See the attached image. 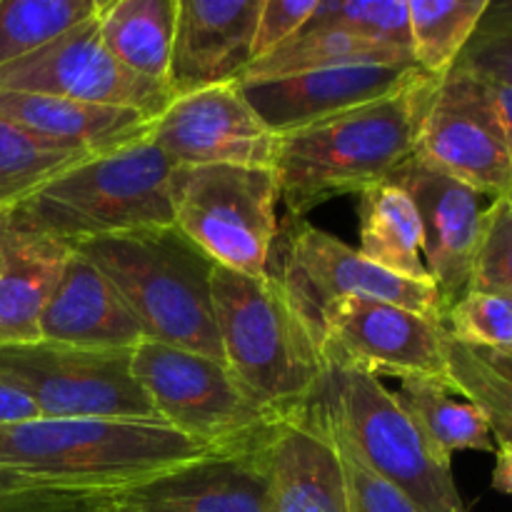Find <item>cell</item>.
Segmentation results:
<instances>
[{"label": "cell", "mask_w": 512, "mask_h": 512, "mask_svg": "<svg viewBox=\"0 0 512 512\" xmlns=\"http://www.w3.org/2000/svg\"><path fill=\"white\" fill-rule=\"evenodd\" d=\"M133 375L160 423L213 453L253 448L283 418L258 403L228 365L190 350L143 340L133 350Z\"/></svg>", "instance_id": "obj_8"}, {"label": "cell", "mask_w": 512, "mask_h": 512, "mask_svg": "<svg viewBox=\"0 0 512 512\" xmlns=\"http://www.w3.org/2000/svg\"><path fill=\"white\" fill-rule=\"evenodd\" d=\"M0 378L23 390L40 418L158 420L133 375V350H83L58 343L0 345Z\"/></svg>", "instance_id": "obj_9"}, {"label": "cell", "mask_w": 512, "mask_h": 512, "mask_svg": "<svg viewBox=\"0 0 512 512\" xmlns=\"http://www.w3.org/2000/svg\"><path fill=\"white\" fill-rule=\"evenodd\" d=\"M305 28L345 30L413 55L408 0H320Z\"/></svg>", "instance_id": "obj_31"}, {"label": "cell", "mask_w": 512, "mask_h": 512, "mask_svg": "<svg viewBox=\"0 0 512 512\" xmlns=\"http://www.w3.org/2000/svg\"><path fill=\"white\" fill-rule=\"evenodd\" d=\"M360 253L388 273L430 283L423 263V225L410 195L393 180L360 193Z\"/></svg>", "instance_id": "obj_24"}, {"label": "cell", "mask_w": 512, "mask_h": 512, "mask_svg": "<svg viewBox=\"0 0 512 512\" xmlns=\"http://www.w3.org/2000/svg\"><path fill=\"white\" fill-rule=\"evenodd\" d=\"M40 340L83 350H135L145 335L115 285L70 250L40 315Z\"/></svg>", "instance_id": "obj_20"}, {"label": "cell", "mask_w": 512, "mask_h": 512, "mask_svg": "<svg viewBox=\"0 0 512 512\" xmlns=\"http://www.w3.org/2000/svg\"><path fill=\"white\" fill-rule=\"evenodd\" d=\"M415 155L483 198H512V148L493 85L463 70L425 95Z\"/></svg>", "instance_id": "obj_11"}, {"label": "cell", "mask_w": 512, "mask_h": 512, "mask_svg": "<svg viewBox=\"0 0 512 512\" xmlns=\"http://www.w3.org/2000/svg\"><path fill=\"white\" fill-rule=\"evenodd\" d=\"M263 0H178L165 88L173 98L238 83L253 63Z\"/></svg>", "instance_id": "obj_18"}, {"label": "cell", "mask_w": 512, "mask_h": 512, "mask_svg": "<svg viewBox=\"0 0 512 512\" xmlns=\"http://www.w3.org/2000/svg\"><path fill=\"white\" fill-rule=\"evenodd\" d=\"M455 343L485 353L512 355V295L470 290L443 318Z\"/></svg>", "instance_id": "obj_32"}, {"label": "cell", "mask_w": 512, "mask_h": 512, "mask_svg": "<svg viewBox=\"0 0 512 512\" xmlns=\"http://www.w3.org/2000/svg\"><path fill=\"white\" fill-rule=\"evenodd\" d=\"M100 0H0V68L98 13Z\"/></svg>", "instance_id": "obj_29"}, {"label": "cell", "mask_w": 512, "mask_h": 512, "mask_svg": "<svg viewBox=\"0 0 512 512\" xmlns=\"http://www.w3.org/2000/svg\"><path fill=\"white\" fill-rule=\"evenodd\" d=\"M35 418H40V413L33 400L13 383L0 378V425H15Z\"/></svg>", "instance_id": "obj_38"}, {"label": "cell", "mask_w": 512, "mask_h": 512, "mask_svg": "<svg viewBox=\"0 0 512 512\" xmlns=\"http://www.w3.org/2000/svg\"><path fill=\"white\" fill-rule=\"evenodd\" d=\"M388 180L398 183L420 215L423 263L438 290L443 318L470 293L475 253L483 233V195L460 180L423 163L418 155L405 160Z\"/></svg>", "instance_id": "obj_15"}, {"label": "cell", "mask_w": 512, "mask_h": 512, "mask_svg": "<svg viewBox=\"0 0 512 512\" xmlns=\"http://www.w3.org/2000/svg\"><path fill=\"white\" fill-rule=\"evenodd\" d=\"M113 512H115V510H113Z\"/></svg>", "instance_id": "obj_44"}, {"label": "cell", "mask_w": 512, "mask_h": 512, "mask_svg": "<svg viewBox=\"0 0 512 512\" xmlns=\"http://www.w3.org/2000/svg\"><path fill=\"white\" fill-rule=\"evenodd\" d=\"M70 250L0 210V345L38 343L40 315Z\"/></svg>", "instance_id": "obj_21"}, {"label": "cell", "mask_w": 512, "mask_h": 512, "mask_svg": "<svg viewBox=\"0 0 512 512\" xmlns=\"http://www.w3.org/2000/svg\"><path fill=\"white\" fill-rule=\"evenodd\" d=\"M260 445V443H258ZM258 445L210 453L125 490L128 512H265Z\"/></svg>", "instance_id": "obj_19"}, {"label": "cell", "mask_w": 512, "mask_h": 512, "mask_svg": "<svg viewBox=\"0 0 512 512\" xmlns=\"http://www.w3.org/2000/svg\"><path fill=\"white\" fill-rule=\"evenodd\" d=\"M170 200L175 228L218 268L268 275L280 230L273 168L175 165Z\"/></svg>", "instance_id": "obj_7"}, {"label": "cell", "mask_w": 512, "mask_h": 512, "mask_svg": "<svg viewBox=\"0 0 512 512\" xmlns=\"http://www.w3.org/2000/svg\"><path fill=\"white\" fill-rule=\"evenodd\" d=\"M433 80L423 73L388 98L278 135L273 173L288 220H305L310 210L338 195H360L413 158Z\"/></svg>", "instance_id": "obj_1"}, {"label": "cell", "mask_w": 512, "mask_h": 512, "mask_svg": "<svg viewBox=\"0 0 512 512\" xmlns=\"http://www.w3.org/2000/svg\"><path fill=\"white\" fill-rule=\"evenodd\" d=\"M123 495H125V493H123ZM115 512H128V508H125V498H123V505H120V508L115 510Z\"/></svg>", "instance_id": "obj_43"}, {"label": "cell", "mask_w": 512, "mask_h": 512, "mask_svg": "<svg viewBox=\"0 0 512 512\" xmlns=\"http://www.w3.org/2000/svg\"><path fill=\"white\" fill-rule=\"evenodd\" d=\"M310 403L415 512H468L453 463L430 448L383 380L325 358L323 383Z\"/></svg>", "instance_id": "obj_6"}, {"label": "cell", "mask_w": 512, "mask_h": 512, "mask_svg": "<svg viewBox=\"0 0 512 512\" xmlns=\"http://www.w3.org/2000/svg\"><path fill=\"white\" fill-rule=\"evenodd\" d=\"M38 480H30L25 475L13 473V470H3L0 468V493H10V490H20L28 488V485H35Z\"/></svg>", "instance_id": "obj_42"}, {"label": "cell", "mask_w": 512, "mask_h": 512, "mask_svg": "<svg viewBox=\"0 0 512 512\" xmlns=\"http://www.w3.org/2000/svg\"><path fill=\"white\" fill-rule=\"evenodd\" d=\"M278 265L268 273L288 290L318 335L320 318L340 300H383L443 323V305L433 283L400 278L370 263L328 230L305 220H288L278 230Z\"/></svg>", "instance_id": "obj_10"}, {"label": "cell", "mask_w": 512, "mask_h": 512, "mask_svg": "<svg viewBox=\"0 0 512 512\" xmlns=\"http://www.w3.org/2000/svg\"><path fill=\"white\" fill-rule=\"evenodd\" d=\"M473 350V348H470ZM475 353L480 355V358L485 360V363L490 365V368L495 370V373H500L503 378H508L512 383V355H500V353H485V350H475Z\"/></svg>", "instance_id": "obj_41"}, {"label": "cell", "mask_w": 512, "mask_h": 512, "mask_svg": "<svg viewBox=\"0 0 512 512\" xmlns=\"http://www.w3.org/2000/svg\"><path fill=\"white\" fill-rule=\"evenodd\" d=\"M213 308L235 380L273 413L305 408L323 383L325 358L288 290L270 273L253 278L215 265Z\"/></svg>", "instance_id": "obj_4"}, {"label": "cell", "mask_w": 512, "mask_h": 512, "mask_svg": "<svg viewBox=\"0 0 512 512\" xmlns=\"http://www.w3.org/2000/svg\"><path fill=\"white\" fill-rule=\"evenodd\" d=\"M0 90L130 108L150 118H158L173 100L163 83L130 73L105 48L95 15L45 48L0 68Z\"/></svg>", "instance_id": "obj_12"}, {"label": "cell", "mask_w": 512, "mask_h": 512, "mask_svg": "<svg viewBox=\"0 0 512 512\" xmlns=\"http://www.w3.org/2000/svg\"><path fill=\"white\" fill-rule=\"evenodd\" d=\"M83 158L88 155L80 150L60 148L0 118V210L28 200Z\"/></svg>", "instance_id": "obj_28"}, {"label": "cell", "mask_w": 512, "mask_h": 512, "mask_svg": "<svg viewBox=\"0 0 512 512\" xmlns=\"http://www.w3.org/2000/svg\"><path fill=\"white\" fill-rule=\"evenodd\" d=\"M210 453L158 420L35 418L0 425V468L38 483L125 490Z\"/></svg>", "instance_id": "obj_2"}, {"label": "cell", "mask_w": 512, "mask_h": 512, "mask_svg": "<svg viewBox=\"0 0 512 512\" xmlns=\"http://www.w3.org/2000/svg\"><path fill=\"white\" fill-rule=\"evenodd\" d=\"M308 405L325 423L330 438H333L335 450H338L340 463H343L345 488H348V512H415L413 505H410L388 480L380 478V475L360 458L358 450H355L353 445L345 440V435L320 413L318 405Z\"/></svg>", "instance_id": "obj_35"}, {"label": "cell", "mask_w": 512, "mask_h": 512, "mask_svg": "<svg viewBox=\"0 0 512 512\" xmlns=\"http://www.w3.org/2000/svg\"><path fill=\"white\" fill-rule=\"evenodd\" d=\"M470 290L512 295V198H495L485 208Z\"/></svg>", "instance_id": "obj_34"}, {"label": "cell", "mask_w": 512, "mask_h": 512, "mask_svg": "<svg viewBox=\"0 0 512 512\" xmlns=\"http://www.w3.org/2000/svg\"><path fill=\"white\" fill-rule=\"evenodd\" d=\"M148 138L173 165L273 168L278 148V135L250 108L238 83L173 98Z\"/></svg>", "instance_id": "obj_14"}, {"label": "cell", "mask_w": 512, "mask_h": 512, "mask_svg": "<svg viewBox=\"0 0 512 512\" xmlns=\"http://www.w3.org/2000/svg\"><path fill=\"white\" fill-rule=\"evenodd\" d=\"M493 488L498 493L512 498V453L510 450H495V468H493Z\"/></svg>", "instance_id": "obj_39"}, {"label": "cell", "mask_w": 512, "mask_h": 512, "mask_svg": "<svg viewBox=\"0 0 512 512\" xmlns=\"http://www.w3.org/2000/svg\"><path fill=\"white\" fill-rule=\"evenodd\" d=\"M395 403L420 430L440 458L453 463L460 450L495 453V440L483 410L460 393L448 380L403 378L393 393Z\"/></svg>", "instance_id": "obj_25"}, {"label": "cell", "mask_w": 512, "mask_h": 512, "mask_svg": "<svg viewBox=\"0 0 512 512\" xmlns=\"http://www.w3.org/2000/svg\"><path fill=\"white\" fill-rule=\"evenodd\" d=\"M175 165L150 138L88 155L8 213L25 228L68 243L173 225Z\"/></svg>", "instance_id": "obj_5"}, {"label": "cell", "mask_w": 512, "mask_h": 512, "mask_svg": "<svg viewBox=\"0 0 512 512\" xmlns=\"http://www.w3.org/2000/svg\"><path fill=\"white\" fill-rule=\"evenodd\" d=\"M318 5L320 0H263L253 40V63L298 35Z\"/></svg>", "instance_id": "obj_37"}, {"label": "cell", "mask_w": 512, "mask_h": 512, "mask_svg": "<svg viewBox=\"0 0 512 512\" xmlns=\"http://www.w3.org/2000/svg\"><path fill=\"white\" fill-rule=\"evenodd\" d=\"M125 490L35 483L0 493V512H113L123 505Z\"/></svg>", "instance_id": "obj_36"}, {"label": "cell", "mask_w": 512, "mask_h": 512, "mask_svg": "<svg viewBox=\"0 0 512 512\" xmlns=\"http://www.w3.org/2000/svg\"><path fill=\"white\" fill-rule=\"evenodd\" d=\"M0 118L48 143L85 155L110 153L140 143L150 135L155 120L140 110L10 90H0Z\"/></svg>", "instance_id": "obj_22"}, {"label": "cell", "mask_w": 512, "mask_h": 512, "mask_svg": "<svg viewBox=\"0 0 512 512\" xmlns=\"http://www.w3.org/2000/svg\"><path fill=\"white\" fill-rule=\"evenodd\" d=\"M95 23L105 48L130 73L165 85L178 25V0H100Z\"/></svg>", "instance_id": "obj_23"}, {"label": "cell", "mask_w": 512, "mask_h": 512, "mask_svg": "<svg viewBox=\"0 0 512 512\" xmlns=\"http://www.w3.org/2000/svg\"><path fill=\"white\" fill-rule=\"evenodd\" d=\"M420 75L423 70L415 63H363L238 83V88L260 120L275 135H285L388 98Z\"/></svg>", "instance_id": "obj_16"}, {"label": "cell", "mask_w": 512, "mask_h": 512, "mask_svg": "<svg viewBox=\"0 0 512 512\" xmlns=\"http://www.w3.org/2000/svg\"><path fill=\"white\" fill-rule=\"evenodd\" d=\"M453 70L512 88V0L490 3Z\"/></svg>", "instance_id": "obj_33"}, {"label": "cell", "mask_w": 512, "mask_h": 512, "mask_svg": "<svg viewBox=\"0 0 512 512\" xmlns=\"http://www.w3.org/2000/svg\"><path fill=\"white\" fill-rule=\"evenodd\" d=\"M73 250L115 285L145 340L223 363L213 308L215 263L175 225L83 240Z\"/></svg>", "instance_id": "obj_3"}, {"label": "cell", "mask_w": 512, "mask_h": 512, "mask_svg": "<svg viewBox=\"0 0 512 512\" xmlns=\"http://www.w3.org/2000/svg\"><path fill=\"white\" fill-rule=\"evenodd\" d=\"M265 512H348L343 463L310 405L283 415L258 445Z\"/></svg>", "instance_id": "obj_17"}, {"label": "cell", "mask_w": 512, "mask_h": 512, "mask_svg": "<svg viewBox=\"0 0 512 512\" xmlns=\"http://www.w3.org/2000/svg\"><path fill=\"white\" fill-rule=\"evenodd\" d=\"M363 63H415V60L410 53L373 43L345 30L303 28L273 53L250 63L238 83H260V80L288 78L310 70Z\"/></svg>", "instance_id": "obj_26"}, {"label": "cell", "mask_w": 512, "mask_h": 512, "mask_svg": "<svg viewBox=\"0 0 512 512\" xmlns=\"http://www.w3.org/2000/svg\"><path fill=\"white\" fill-rule=\"evenodd\" d=\"M323 358L393 378L448 380L445 325L383 300H340L318 325Z\"/></svg>", "instance_id": "obj_13"}, {"label": "cell", "mask_w": 512, "mask_h": 512, "mask_svg": "<svg viewBox=\"0 0 512 512\" xmlns=\"http://www.w3.org/2000/svg\"><path fill=\"white\" fill-rule=\"evenodd\" d=\"M445 365L448 383L455 393L468 398L483 410L493 433L495 448L512 453V383L495 373L475 350L455 343L445 330Z\"/></svg>", "instance_id": "obj_30"}, {"label": "cell", "mask_w": 512, "mask_h": 512, "mask_svg": "<svg viewBox=\"0 0 512 512\" xmlns=\"http://www.w3.org/2000/svg\"><path fill=\"white\" fill-rule=\"evenodd\" d=\"M493 90H495V98H498L500 113H503V123H505V130H508L510 148H512V88L493 85Z\"/></svg>", "instance_id": "obj_40"}, {"label": "cell", "mask_w": 512, "mask_h": 512, "mask_svg": "<svg viewBox=\"0 0 512 512\" xmlns=\"http://www.w3.org/2000/svg\"><path fill=\"white\" fill-rule=\"evenodd\" d=\"M490 0H408L410 50L423 73L443 78L478 30Z\"/></svg>", "instance_id": "obj_27"}]
</instances>
